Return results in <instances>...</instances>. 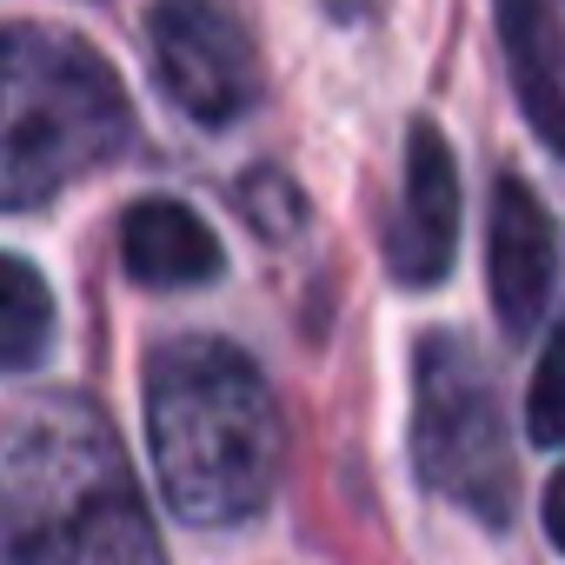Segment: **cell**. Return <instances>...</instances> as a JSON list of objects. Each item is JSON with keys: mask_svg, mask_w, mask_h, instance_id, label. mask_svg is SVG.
<instances>
[{"mask_svg": "<svg viewBox=\"0 0 565 565\" xmlns=\"http://www.w3.org/2000/svg\"><path fill=\"white\" fill-rule=\"evenodd\" d=\"M147 446L186 525L253 519L287 466V426L266 373L226 340H167L147 360Z\"/></svg>", "mask_w": 565, "mask_h": 565, "instance_id": "6da1fadb", "label": "cell"}, {"mask_svg": "<svg viewBox=\"0 0 565 565\" xmlns=\"http://www.w3.org/2000/svg\"><path fill=\"white\" fill-rule=\"evenodd\" d=\"M8 558L14 565H167L127 479L120 439L81 393L21 413L8 446Z\"/></svg>", "mask_w": 565, "mask_h": 565, "instance_id": "7a4b0ae2", "label": "cell"}, {"mask_svg": "<svg viewBox=\"0 0 565 565\" xmlns=\"http://www.w3.org/2000/svg\"><path fill=\"white\" fill-rule=\"evenodd\" d=\"M134 134L120 74L61 28H8V81H0V167L8 206L28 213L114 160Z\"/></svg>", "mask_w": 565, "mask_h": 565, "instance_id": "3957f363", "label": "cell"}, {"mask_svg": "<svg viewBox=\"0 0 565 565\" xmlns=\"http://www.w3.org/2000/svg\"><path fill=\"white\" fill-rule=\"evenodd\" d=\"M413 466L459 512L505 525L512 519V439L486 360L459 333H433L413 353Z\"/></svg>", "mask_w": 565, "mask_h": 565, "instance_id": "277c9868", "label": "cell"}, {"mask_svg": "<svg viewBox=\"0 0 565 565\" xmlns=\"http://www.w3.org/2000/svg\"><path fill=\"white\" fill-rule=\"evenodd\" d=\"M153 74L193 127H233L259 100L253 34L226 0H153Z\"/></svg>", "mask_w": 565, "mask_h": 565, "instance_id": "5b68a950", "label": "cell"}, {"mask_svg": "<svg viewBox=\"0 0 565 565\" xmlns=\"http://www.w3.org/2000/svg\"><path fill=\"white\" fill-rule=\"evenodd\" d=\"M459 246V167L452 147L433 120L406 134V180H399V213L386 220V266L399 287H433L452 266Z\"/></svg>", "mask_w": 565, "mask_h": 565, "instance_id": "8992f818", "label": "cell"}, {"mask_svg": "<svg viewBox=\"0 0 565 565\" xmlns=\"http://www.w3.org/2000/svg\"><path fill=\"white\" fill-rule=\"evenodd\" d=\"M486 266H492V307H499V320L512 333H532V320L552 300V279H558V233H552V213L539 206V193L519 186V180L492 186Z\"/></svg>", "mask_w": 565, "mask_h": 565, "instance_id": "52a82bcc", "label": "cell"}, {"mask_svg": "<svg viewBox=\"0 0 565 565\" xmlns=\"http://www.w3.org/2000/svg\"><path fill=\"white\" fill-rule=\"evenodd\" d=\"M120 259L140 287H206L220 273V239L186 200H134L120 220Z\"/></svg>", "mask_w": 565, "mask_h": 565, "instance_id": "ba28073f", "label": "cell"}, {"mask_svg": "<svg viewBox=\"0 0 565 565\" xmlns=\"http://www.w3.org/2000/svg\"><path fill=\"white\" fill-rule=\"evenodd\" d=\"M499 28L512 54V87L532 114V127L565 147V87H558V34H552V0H499Z\"/></svg>", "mask_w": 565, "mask_h": 565, "instance_id": "9c48e42d", "label": "cell"}, {"mask_svg": "<svg viewBox=\"0 0 565 565\" xmlns=\"http://www.w3.org/2000/svg\"><path fill=\"white\" fill-rule=\"evenodd\" d=\"M54 340V294L28 259H0V360L8 373H34Z\"/></svg>", "mask_w": 565, "mask_h": 565, "instance_id": "30bf717a", "label": "cell"}, {"mask_svg": "<svg viewBox=\"0 0 565 565\" xmlns=\"http://www.w3.org/2000/svg\"><path fill=\"white\" fill-rule=\"evenodd\" d=\"M525 426H532V446H565V327L539 353V373L525 393Z\"/></svg>", "mask_w": 565, "mask_h": 565, "instance_id": "8fae6325", "label": "cell"}, {"mask_svg": "<svg viewBox=\"0 0 565 565\" xmlns=\"http://www.w3.org/2000/svg\"><path fill=\"white\" fill-rule=\"evenodd\" d=\"M539 512H545V532H552V545L565 552V466L552 472V486H545V505H539Z\"/></svg>", "mask_w": 565, "mask_h": 565, "instance_id": "7c38bea8", "label": "cell"}, {"mask_svg": "<svg viewBox=\"0 0 565 565\" xmlns=\"http://www.w3.org/2000/svg\"><path fill=\"white\" fill-rule=\"evenodd\" d=\"M327 8H333V14H353V8H360V0H327Z\"/></svg>", "mask_w": 565, "mask_h": 565, "instance_id": "4fadbf2b", "label": "cell"}]
</instances>
